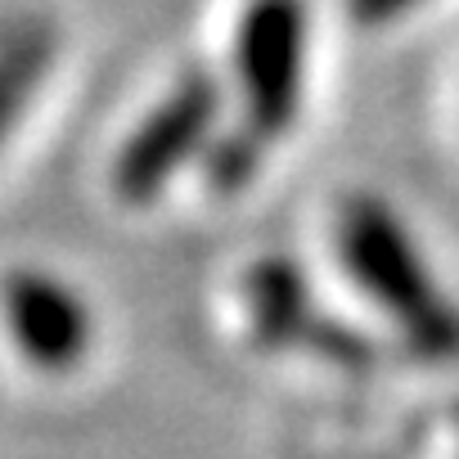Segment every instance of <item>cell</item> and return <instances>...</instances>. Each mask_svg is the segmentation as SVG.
Segmentation results:
<instances>
[{
  "instance_id": "obj_2",
  "label": "cell",
  "mask_w": 459,
  "mask_h": 459,
  "mask_svg": "<svg viewBox=\"0 0 459 459\" xmlns=\"http://www.w3.org/2000/svg\"><path fill=\"white\" fill-rule=\"evenodd\" d=\"M235 86L239 131L262 149H275L302 113L311 64V10L307 0H248L235 23Z\"/></svg>"
},
{
  "instance_id": "obj_4",
  "label": "cell",
  "mask_w": 459,
  "mask_h": 459,
  "mask_svg": "<svg viewBox=\"0 0 459 459\" xmlns=\"http://www.w3.org/2000/svg\"><path fill=\"white\" fill-rule=\"evenodd\" d=\"M0 329L41 374H73L95 347L91 302L46 266H10L0 275Z\"/></svg>"
},
{
  "instance_id": "obj_3",
  "label": "cell",
  "mask_w": 459,
  "mask_h": 459,
  "mask_svg": "<svg viewBox=\"0 0 459 459\" xmlns=\"http://www.w3.org/2000/svg\"><path fill=\"white\" fill-rule=\"evenodd\" d=\"M225 86L212 68H185L167 95L131 126L108 167V189L122 207H149L167 194V185L207 158L221 135Z\"/></svg>"
},
{
  "instance_id": "obj_5",
  "label": "cell",
  "mask_w": 459,
  "mask_h": 459,
  "mask_svg": "<svg viewBox=\"0 0 459 459\" xmlns=\"http://www.w3.org/2000/svg\"><path fill=\"white\" fill-rule=\"evenodd\" d=\"M244 298H248V320H253V338L257 347L284 351V347H302V342H320L333 360H360V347L325 338L333 333L329 325H320L316 302H311V284L302 275L298 262L289 257H262L253 262L248 280H244Z\"/></svg>"
},
{
  "instance_id": "obj_6",
  "label": "cell",
  "mask_w": 459,
  "mask_h": 459,
  "mask_svg": "<svg viewBox=\"0 0 459 459\" xmlns=\"http://www.w3.org/2000/svg\"><path fill=\"white\" fill-rule=\"evenodd\" d=\"M59 55V32L46 14L0 10V149L10 144Z\"/></svg>"
},
{
  "instance_id": "obj_1",
  "label": "cell",
  "mask_w": 459,
  "mask_h": 459,
  "mask_svg": "<svg viewBox=\"0 0 459 459\" xmlns=\"http://www.w3.org/2000/svg\"><path fill=\"white\" fill-rule=\"evenodd\" d=\"M333 253L356 293L378 307L423 360L459 356V307L437 284L419 239L378 194H347L333 216Z\"/></svg>"
}]
</instances>
